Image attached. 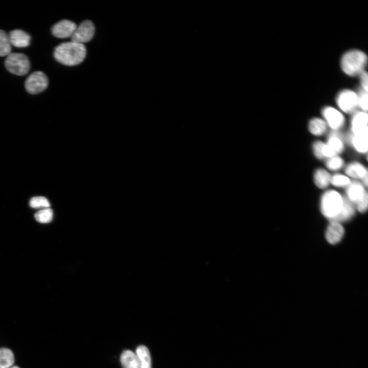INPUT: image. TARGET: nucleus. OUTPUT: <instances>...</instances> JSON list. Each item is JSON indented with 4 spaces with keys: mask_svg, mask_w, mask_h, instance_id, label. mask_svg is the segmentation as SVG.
Instances as JSON below:
<instances>
[{
    "mask_svg": "<svg viewBox=\"0 0 368 368\" xmlns=\"http://www.w3.org/2000/svg\"><path fill=\"white\" fill-rule=\"evenodd\" d=\"M73 21L67 19L62 20L55 24L52 28V34L59 38L71 37L77 28Z\"/></svg>",
    "mask_w": 368,
    "mask_h": 368,
    "instance_id": "1a4fd4ad",
    "label": "nucleus"
},
{
    "mask_svg": "<svg viewBox=\"0 0 368 368\" xmlns=\"http://www.w3.org/2000/svg\"><path fill=\"white\" fill-rule=\"evenodd\" d=\"M322 114L327 124L335 131L340 129L344 124L343 114L333 107H324L322 110Z\"/></svg>",
    "mask_w": 368,
    "mask_h": 368,
    "instance_id": "6e6552de",
    "label": "nucleus"
},
{
    "mask_svg": "<svg viewBox=\"0 0 368 368\" xmlns=\"http://www.w3.org/2000/svg\"><path fill=\"white\" fill-rule=\"evenodd\" d=\"M343 159L339 156L336 155L330 158L326 161L327 167L331 170L336 171L341 169L343 166Z\"/></svg>",
    "mask_w": 368,
    "mask_h": 368,
    "instance_id": "bb28decb",
    "label": "nucleus"
},
{
    "mask_svg": "<svg viewBox=\"0 0 368 368\" xmlns=\"http://www.w3.org/2000/svg\"><path fill=\"white\" fill-rule=\"evenodd\" d=\"M331 176L324 169H318L315 172L314 180L316 186L320 189L327 188L331 183Z\"/></svg>",
    "mask_w": 368,
    "mask_h": 368,
    "instance_id": "6ab92c4d",
    "label": "nucleus"
},
{
    "mask_svg": "<svg viewBox=\"0 0 368 368\" xmlns=\"http://www.w3.org/2000/svg\"><path fill=\"white\" fill-rule=\"evenodd\" d=\"M354 213L355 209L353 203L347 198L343 197V202L340 211L335 217L330 220L331 222L339 223L340 222L348 220L353 216Z\"/></svg>",
    "mask_w": 368,
    "mask_h": 368,
    "instance_id": "dca6fc26",
    "label": "nucleus"
},
{
    "mask_svg": "<svg viewBox=\"0 0 368 368\" xmlns=\"http://www.w3.org/2000/svg\"><path fill=\"white\" fill-rule=\"evenodd\" d=\"M139 368H151V360L149 351L144 346H139L136 350Z\"/></svg>",
    "mask_w": 368,
    "mask_h": 368,
    "instance_id": "aec40b11",
    "label": "nucleus"
},
{
    "mask_svg": "<svg viewBox=\"0 0 368 368\" xmlns=\"http://www.w3.org/2000/svg\"><path fill=\"white\" fill-rule=\"evenodd\" d=\"M34 217L38 222L41 223H47L52 220L53 212L50 208H45L37 212L35 214Z\"/></svg>",
    "mask_w": 368,
    "mask_h": 368,
    "instance_id": "b1692460",
    "label": "nucleus"
},
{
    "mask_svg": "<svg viewBox=\"0 0 368 368\" xmlns=\"http://www.w3.org/2000/svg\"><path fill=\"white\" fill-rule=\"evenodd\" d=\"M367 121L366 112L361 110L355 112L351 120L352 133L356 134L368 132Z\"/></svg>",
    "mask_w": 368,
    "mask_h": 368,
    "instance_id": "9b49d317",
    "label": "nucleus"
},
{
    "mask_svg": "<svg viewBox=\"0 0 368 368\" xmlns=\"http://www.w3.org/2000/svg\"><path fill=\"white\" fill-rule=\"evenodd\" d=\"M86 54L84 44L71 41L62 43L56 47L54 56L59 63L73 66L81 63L85 59Z\"/></svg>",
    "mask_w": 368,
    "mask_h": 368,
    "instance_id": "f257e3e1",
    "label": "nucleus"
},
{
    "mask_svg": "<svg viewBox=\"0 0 368 368\" xmlns=\"http://www.w3.org/2000/svg\"><path fill=\"white\" fill-rule=\"evenodd\" d=\"M308 128L311 133L314 135L319 136L326 132L327 124L323 119L315 118L310 121Z\"/></svg>",
    "mask_w": 368,
    "mask_h": 368,
    "instance_id": "412c9836",
    "label": "nucleus"
},
{
    "mask_svg": "<svg viewBox=\"0 0 368 368\" xmlns=\"http://www.w3.org/2000/svg\"><path fill=\"white\" fill-rule=\"evenodd\" d=\"M325 143L321 141L315 142L312 146L313 151L315 156L318 159L324 158L323 155L324 148Z\"/></svg>",
    "mask_w": 368,
    "mask_h": 368,
    "instance_id": "c85d7f7f",
    "label": "nucleus"
},
{
    "mask_svg": "<svg viewBox=\"0 0 368 368\" xmlns=\"http://www.w3.org/2000/svg\"><path fill=\"white\" fill-rule=\"evenodd\" d=\"M120 359L123 368H139L138 357L136 353L131 351H124Z\"/></svg>",
    "mask_w": 368,
    "mask_h": 368,
    "instance_id": "a211bd4d",
    "label": "nucleus"
},
{
    "mask_svg": "<svg viewBox=\"0 0 368 368\" xmlns=\"http://www.w3.org/2000/svg\"><path fill=\"white\" fill-rule=\"evenodd\" d=\"M357 95L358 107L361 109V111L366 112L367 110V92L361 88L357 93Z\"/></svg>",
    "mask_w": 368,
    "mask_h": 368,
    "instance_id": "cd10ccee",
    "label": "nucleus"
},
{
    "mask_svg": "<svg viewBox=\"0 0 368 368\" xmlns=\"http://www.w3.org/2000/svg\"><path fill=\"white\" fill-rule=\"evenodd\" d=\"M336 102L339 108L346 113H353L358 107L357 93L351 89H343L336 96Z\"/></svg>",
    "mask_w": 368,
    "mask_h": 368,
    "instance_id": "39448f33",
    "label": "nucleus"
},
{
    "mask_svg": "<svg viewBox=\"0 0 368 368\" xmlns=\"http://www.w3.org/2000/svg\"><path fill=\"white\" fill-rule=\"evenodd\" d=\"M48 78L46 75L41 71H36L31 74L25 82V88L31 94L39 93L46 89L48 85Z\"/></svg>",
    "mask_w": 368,
    "mask_h": 368,
    "instance_id": "423d86ee",
    "label": "nucleus"
},
{
    "mask_svg": "<svg viewBox=\"0 0 368 368\" xmlns=\"http://www.w3.org/2000/svg\"><path fill=\"white\" fill-rule=\"evenodd\" d=\"M8 35L11 45L17 48H25L30 44V36L22 30H14L10 31Z\"/></svg>",
    "mask_w": 368,
    "mask_h": 368,
    "instance_id": "ddd939ff",
    "label": "nucleus"
},
{
    "mask_svg": "<svg viewBox=\"0 0 368 368\" xmlns=\"http://www.w3.org/2000/svg\"><path fill=\"white\" fill-rule=\"evenodd\" d=\"M5 65L10 73L23 76L27 74L30 69V63L28 57L21 53H11L5 60Z\"/></svg>",
    "mask_w": 368,
    "mask_h": 368,
    "instance_id": "20e7f679",
    "label": "nucleus"
},
{
    "mask_svg": "<svg viewBox=\"0 0 368 368\" xmlns=\"http://www.w3.org/2000/svg\"><path fill=\"white\" fill-rule=\"evenodd\" d=\"M343 197L338 192L330 190L322 195L320 199V210L322 214L330 220L339 213L342 206Z\"/></svg>",
    "mask_w": 368,
    "mask_h": 368,
    "instance_id": "7ed1b4c3",
    "label": "nucleus"
},
{
    "mask_svg": "<svg viewBox=\"0 0 368 368\" xmlns=\"http://www.w3.org/2000/svg\"><path fill=\"white\" fill-rule=\"evenodd\" d=\"M347 199L352 203L357 204L368 196L362 183L358 181L351 182L346 189Z\"/></svg>",
    "mask_w": 368,
    "mask_h": 368,
    "instance_id": "9d476101",
    "label": "nucleus"
},
{
    "mask_svg": "<svg viewBox=\"0 0 368 368\" xmlns=\"http://www.w3.org/2000/svg\"><path fill=\"white\" fill-rule=\"evenodd\" d=\"M14 362V355L10 349H0V368H9L13 364Z\"/></svg>",
    "mask_w": 368,
    "mask_h": 368,
    "instance_id": "4be33fe9",
    "label": "nucleus"
},
{
    "mask_svg": "<svg viewBox=\"0 0 368 368\" xmlns=\"http://www.w3.org/2000/svg\"><path fill=\"white\" fill-rule=\"evenodd\" d=\"M351 182L348 176L341 174H336L331 176V183L336 187H347Z\"/></svg>",
    "mask_w": 368,
    "mask_h": 368,
    "instance_id": "393cba45",
    "label": "nucleus"
},
{
    "mask_svg": "<svg viewBox=\"0 0 368 368\" xmlns=\"http://www.w3.org/2000/svg\"><path fill=\"white\" fill-rule=\"evenodd\" d=\"M349 142L359 152L364 153L367 151L368 132L359 134H350L348 135Z\"/></svg>",
    "mask_w": 368,
    "mask_h": 368,
    "instance_id": "2eb2a0df",
    "label": "nucleus"
},
{
    "mask_svg": "<svg viewBox=\"0 0 368 368\" xmlns=\"http://www.w3.org/2000/svg\"><path fill=\"white\" fill-rule=\"evenodd\" d=\"M326 144L335 155L341 153L344 147L341 134L335 130L329 134Z\"/></svg>",
    "mask_w": 368,
    "mask_h": 368,
    "instance_id": "f3484780",
    "label": "nucleus"
},
{
    "mask_svg": "<svg viewBox=\"0 0 368 368\" xmlns=\"http://www.w3.org/2000/svg\"><path fill=\"white\" fill-rule=\"evenodd\" d=\"M11 44L8 34L0 30V57L8 56L11 53Z\"/></svg>",
    "mask_w": 368,
    "mask_h": 368,
    "instance_id": "5701e85b",
    "label": "nucleus"
},
{
    "mask_svg": "<svg viewBox=\"0 0 368 368\" xmlns=\"http://www.w3.org/2000/svg\"><path fill=\"white\" fill-rule=\"evenodd\" d=\"M366 63V55L359 50L347 51L343 54L340 59L342 71L350 76L359 75L364 71Z\"/></svg>",
    "mask_w": 368,
    "mask_h": 368,
    "instance_id": "f03ea898",
    "label": "nucleus"
},
{
    "mask_svg": "<svg viewBox=\"0 0 368 368\" xmlns=\"http://www.w3.org/2000/svg\"><path fill=\"white\" fill-rule=\"evenodd\" d=\"M360 77V82L361 89L367 92L368 90V78L367 73L364 71L359 75Z\"/></svg>",
    "mask_w": 368,
    "mask_h": 368,
    "instance_id": "c756f323",
    "label": "nucleus"
},
{
    "mask_svg": "<svg viewBox=\"0 0 368 368\" xmlns=\"http://www.w3.org/2000/svg\"><path fill=\"white\" fill-rule=\"evenodd\" d=\"M30 206L34 209L48 208L50 206L48 200L43 196L34 197L31 199Z\"/></svg>",
    "mask_w": 368,
    "mask_h": 368,
    "instance_id": "a878e982",
    "label": "nucleus"
},
{
    "mask_svg": "<svg viewBox=\"0 0 368 368\" xmlns=\"http://www.w3.org/2000/svg\"><path fill=\"white\" fill-rule=\"evenodd\" d=\"M344 235V228L337 222H331L326 232V238L330 244L339 242Z\"/></svg>",
    "mask_w": 368,
    "mask_h": 368,
    "instance_id": "4468645a",
    "label": "nucleus"
},
{
    "mask_svg": "<svg viewBox=\"0 0 368 368\" xmlns=\"http://www.w3.org/2000/svg\"><path fill=\"white\" fill-rule=\"evenodd\" d=\"M11 368H19V367H18V366H13V367H11Z\"/></svg>",
    "mask_w": 368,
    "mask_h": 368,
    "instance_id": "7c9ffc66",
    "label": "nucleus"
},
{
    "mask_svg": "<svg viewBox=\"0 0 368 368\" xmlns=\"http://www.w3.org/2000/svg\"><path fill=\"white\" fill-rule=\"evenodd\" d=\"M345 172L349 176L355 179H361L362 185L366 187L367 186V171L361 164L353 162L349 164L345 169Z\"/></svg>",
    "mask_w": 368,
    "mask_h": 368,
    "instance_id": "f8f14e48",
    "label": "nucleus"
},
{
    "mask_svg": "<svg viewBox=\"0 0 368 368\" xmlns=\"http://www.w3.org/2000/svg\"><path fill=\"white\" fill-rule=\"evenodd\" d=\"M95 33V26L92 21L86 20L77 26L72 36V41L83 44L89 41Z\"/></svg>",
    "mask_w": 368,
    "mask_h": 368,
    "instance_id": "0eeeda50",
    "label": "nucleus"
}]
</instances>
